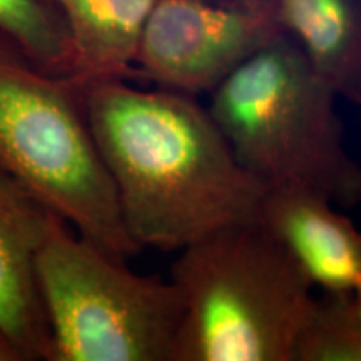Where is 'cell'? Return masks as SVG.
Here are the masks:
<instances>
[{
	"instance_id": "obj_11",
	"label": "cell",
	"mask_w": 361,
	"mask_h": 361,
	"mask_svg": "<svg viewBox=\"0 0 361 361\" xmlns=\"http://www.w3.org/2000/svg\"><path fill=\"white\" fill-rule=\"evenodd\" d=\"M290 361H361V295H313Z\"/></svg>"
},
{
	"instance_id": "obj_1",
	"label": "cell",
	"mask_w": 361,
	"mask_h": 361,
	"mask_svg": "<svg viewBox=\"0 0 361 361\" xmlns=\"http://www.w3.org/2000/svg\"><path fill=\"white\" fill-rule=\"evenodd\" d=\"M90 134L139 250L184 251L256 223L266 189L196 97L112 79L78 85Z\"/></svg>"
},
{
	"instance_id": "obj_10",
	"label": "cell",
	"mask_w": 361,
	"mask_h": 361,
	"mask_svg": "<svg viewBox=\"0 0 361 361\" xmlns=\"http://www.w3.org/2000/svg\"><path fill=\"white\" fill-rule=\"evenodd\" d=\"M284 32L311 69L346 101L361 102V0H276Z\"/></svg>"
},
{
	"instance_id": "obj_8",
	"label": "cell",
	"mask_w": 361,
	"mask_h": 361,
	"mask_svg": "<svg viewBox=\"0 0 361 361\" xmlns=\"http://www.w3.org/2000/svg\"><path fill=\"white\" fill-rule=\"evenodd\" d=\"M51 216L0 171V335L24 361H40L47 340L37 252Z\"/></svg>"
},
{
	"instance_id": "obj_13",
	"label": "cell",
	"mask_w": 361,
	"mask_h": 361,
	"mask_svg": "<svg viewBox=\"0 0 361 361\" xmlns=\"http://www.w3.org/2000/svg\"><path fill=\"white\" fill-rule=\"evenodd\" d=\"M0 361H24L17 353V350L2 335H0Z\"/></svg>"
},
{
	"instance_id": "obj_5",
	"label": "cell",
	"mask_w": 361,
	"mask_h": 361,
	"mask_svg": "<svg viewBox=\"0 0 361 361\" xmlns=\"http://www.w3.org/2000/svg\"><path fill=\"white\" fill-rule=\"evenodd\" d=\"M47 340L40 361H169L174 283L133 271L56 214L37 252Z\"/></svg>"
},
{
	"instance_id": "obj_7",
	"label": "cell",
	"mask_w": 361,
	"mask_h": 361,
	"mask_svg": "<svg viewBox=\"0 0 361 361\" xmlns=\"http://www.w3.org/2000/svg\"><path fill=\"white\" fill-rule=\"evenodd\" d=\"M256 224L311 290L361 295V234L329 197L308 189H266Z\"/></svg>"
},
{
	"instance_id": "obj_9",
	"label": "cell",
	"mask_w": 361,
	"mask_h": 361,
	"mask_svg": "<svg viewBox=\"0 0 361 361\" xmlns=\"http://www.w3.org/2000/svg\"><path fill=\"white\" fill-rule=\"evenodd\" d=\"M64 20L75 85L134 79L142 27L156 0H42Z\"/></svg>"
},
{
	"instance_id": "obj_2",
	"label": "cell",
	"mask_w": 361,
	"mask_h": 361,
	"mask_svg": "<svg viewBox=\"0 0 361 361\" xmlns=\"http://www.w3.org/2000/svg\"><path fill=\"white\" fill-rule=\"evenodd\" d=\"M211 117L243 169L264 189H308L335 204L361 197L336 92L290 35L266 45L211 90Z\"/></svg>"
},
{
	"instance_id": "obj_6",
	"label": "cell",
	"mask_w": 361,
	"mask_h": 361,
	"mask_svg": "<svg viewBox=\"0 0 361 361\" xmlns=\"http://www.w3.org/2000/svg\"><path fill=\"white\" fill-rule=\"evenodd\" d=\"M276 0H156L139 39L134 78L197 96L284 35Z\"/></svg>"
},
{
	"instance_id": "obj_12",
	"label": "cell",
	"mask_w": 361,
	"mask_h": 361,
	"mask_svg": "<svg viewBox=\"0 0 361 361\" xmlns=\"http://www.w3.org/2000/svg\"><path fill=\"white\" fill-rule=\"evenodd\" d=\"M0 32L49 74L69 79L71 45L64 20L42 0H0Z\"/></svg>"
},
{
	"instance_id": "obj_3",
	"label": "cell",
	"mask_w": 361,
	"mask_h": 361,
	"mask_svg": "<svg viewBox=\"0 0 361 361\" xmlns=\"http://www.w3.org/2000/svg\"><path fill=\"white\" fill-rule=\"evenodd\" d=\"M0 171L79 236L128 259L139 247L85 119L80 90L0 32Z\"/></svg>"
},
{
	"instance_id": "obj_4",
	"label": "cell",
	"mask_w": 361,
	"mask_h": 361,
	"mask_svg": "<svg viewBox=\"0 0 361 361\" xmlns=\"http://www.w3.org/2000/svg\"><path fill=\"white\" fill-rule=\"evenodd\" d=\"M169 361H290L313 290L256 223L180 251Z\"/></svg>"
}]
</instances>
